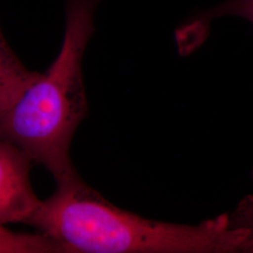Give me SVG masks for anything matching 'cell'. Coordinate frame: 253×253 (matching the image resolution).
I'll return each mask as SVG.
<instances>
[{
  "label": "cell",
  "instance_id": "obj_1",
  "mask_svg": "<svg viewBox=\"0 0 253 253\" xmlns=\"http://www.w3.org/2000/svg\"><path fill=\"white\" fill-rule=\"evenodd\" d=\"M68 253H218L242 251L246 227L227 216L190 226L140 217L105 199L78 176L57 185L27 222Z\"/></svg>",
  "mask_w": 253,
  "mask_h": 253
},
{
  "label": "cell",
  "instance_id": "obj_2",
  "mask_svg": "<svg viewBox=\"0 0 253 253\" xmlns=\"http://www.w3.org/2000/svg\"><path fill=\"white\" fill-rule=\"evenodd\" d=\"M98 3L67 0L63 43L57 57L10 108L0 114V140L42 164L57 185L78 177L70 147L87 109L82 63L94 33Z\"/></svg>",
  "mask_w": 253,
  "mask_h": 253
},
{
  "label": "cell",
  "instance_id": "obj_3",
  "mask_svg": "<svg viewBox=\"0 0 253 253\" xmlns=\"http://www.w3.org/2000/svg\"><path fill=\"white\" fill-rule=\"evenodd\" d=\"M31 162L18 147L0 140V226L27 224L41 205L30 184Z\"/></svg>",
  "mask_w": 253,
  "mask_h": 253
},
{
  "label": "cell",
  "instance_id": "obj_4",
  "mask_svg": "<svg viewBox=\"0 0 253 253\" xmlns=\"http://www.w3.org/2000/svg\"><path fill=\"white\" fill-rule=\"evenodd\" d=\"M38 75L21 62L0 28V114L17 101Z\"/></svg>",
  "mask_w": 253,
  "mask_h": 253
},
{
  "label": "cell",
  "instance_id": "obj_5",
  "mask_svg": "<svg viewBox=\"0 0 253 253\" xmlns=\"http://www.w3.org/2000/svg\"><path fill=\"white\" fill-rule=\"evenodd\" d=\"M0 253H68L63 245L52 236L21 234L0 226Z\"/></svg>",
  "mask_w": 253,
  "mask_h": 253
},
{
  "label": "cell",
  "instance_id": "obj_6",
  "mask_svg": "<svg viewBox=\"0 0 253 253\" xmlns=\"http://www.w3.org/2000/svg\"><path fill=\"white\" fill-rule=\"evenodd\" d=\"M208 21L221 16H239L253 25V0H228L212 9H206L196 14Z\"/></svg>",
  "mask_w": 253,
  "mask_h": 253
},
{
  "label": "cell",
  "instance_id": "obj_7",
  "mask_svg": "<svg viewBox=\"0 0 253 253\" xmlns=\"http://www.w3.org/2000/svg\"><path fill=\"white\" fill-rule=\"evenodd\" d=\"M251 218L249 220L248 224H242L240 226H244L249 230V236L245 242L243 250L244 252H248V253H253V214L251 216Z\"/></svg>",
  "mask_w": 253,
  "mask_h": 253
}]
</instances>
